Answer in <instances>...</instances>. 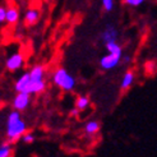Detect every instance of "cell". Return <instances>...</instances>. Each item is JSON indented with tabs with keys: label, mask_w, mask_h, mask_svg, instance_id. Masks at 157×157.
Instances as JSON below:
<instances>
[{
	"label": "cell",
	"mask_w": 157,
	"mask_h": 157,
	"mask_svg": "<svg viewBox=\"0 0 157 157\" xmlns=\"http://www.w3.org/2000/svg\"><path fill=\"white\" fill-rule=\"evenodd\" d=\"M25 133H27V124L22 119L21 113L17 110H13L8 114L6 117V128H5V136L9 143L17 142L21 139Z\"/></svg>",
	"instance_id": "6da1fadb"
},
{
	"label": "cell",
	"mask_w": 157,
	"mask_h": 157,
	"mask_svg": "<svg viewBox=\"0 0 157 157\" xmlns=\"http://www.w3.org/2000/svg\"><path fill=\"white\" fill-rule=\"evenodd\" d=\"M107 55L100 59V67L104 70H113L123 60V48L116 41L105 45Z\"/></svg>",
	"instance_id": "7a4b0ae2"
},
{
	"label": "cell",
	"mask_w": 157,
	"mask_h": 157,
	"mask_svg": "<svg viewBox=\"0 0 157 157\" xmlns=\"http://www.w3.org/2000/svg\"><path fill=\"white\" fill-rule=\"evenodd\" d=\"M52 83L59 87L60 90L65 91V92H70L73 91L75 87V78L70 74L65 68H58L54 70L52 77H51Z\"/></svg>",
	"instance_id": "3957f363"
},
{
	"label": "cell",
	"mask_w": 157,
	"mask_h": 157,
	"mask_svg": "<svg viewBox=\"0 0 157 157\" xmlns=\"http://www.w3.org/2000/svg\"><path fill=\"white\" fill-rule=\"evenodd\" d=\"M29 105H31V95L26 92H18L12 101L13 110H17L19 113L27 110Z\"/></svg>",
	"instance_id": "277c9868"
},
{
	"label": "cell",
	"mask_w": 157,
	"mask_h": 157,
	"mask_svg": "<svg viewBox=\"0 0 157 157\" xmlns=\"http://www.w3.org/2000/svg\"><path fill=\"white\" fill-rule=\"evenodd\" d=\"M25 65V56L21 52H14L5 60V68L9 72H17Z\"/></svg>",
	"instance_id": "5b68a950"
},
{
	"label": "cell",
	"mask_w": 157,
	"mask_h": 157,
	"mask_svg": "<svg viewBox=\"0 0 157 157\" xmlns=\"http://www.w3.org/2000/svg\"><path fill=\"white\" fill-rule=\"evenodd\" d=\"M117 36H119V33H117V29L113 25H107L105 27V29L102 31V33H101V40H102V42L106 45L109 42L116 41Z\"/></svg>",
	"instance_id": "8992f818"
},
{
	"label": "cell",
	"mask_w": 157,
	"mask_h": 157,
	"mask_svg": "<svg viewBox=\"0 0 157 157\" xmlns=\"http://www.w3.org/2000/svg\"><path fill=\"white\" fill-rule=\"evenodd\" d=\"M31 75H29V72H26L23 73L17 81L14 83V90L15 92H26L27 93V90H28V86L31 83Z\"/></svg>",
	"instance_id": "52a82bcc"
},
{
	"label": "cell",
	"mask_w": 157,
	"mask_h": 157,
	"mask_svg": "<svg viewBox=\"0 0 157 157\" xmlns=\"http://www.w3.org/2000/svg\"><path fill=\"white\" fill-rule=\"evenodd\" d=\"M40 19V10L36 8H29L25 14V23L26 26H33Z\"/></svg>",
	"instance_id": "ba28073f"
},
{
	"label": "cell",
	"mask_w": 157,
	"mask_h": 157,
	"mask_svg": "<svg viewBox=\"0 0 157 157\" xmlns=\"http://www.w3.org/2000/svg\"><path fill=\"white\" fill-rule=\"evenodd\" d=\"M45 90H46L45 79H42V81H31V83L28 86V90H27V93H29V95H38V93H42Z\"/></svg>",
	"instance_id": "9c48e42d"
},
{
	"label": "cell",
	"mask_w": 157,
	"mask_h": 157,
	"mask_svg": "<svg viewBox=\"0 0 157 157\" xmlns=\"http://www.w3.org/2000/svg\"><path fill=\"white\" fill-rule=\"evenodd\" d=\"M19 21V10L15 6H8L6 8V23L10 26L17 25Z\"/></svg>",
	"instance_id": "30bf717a"
},
{
	"label": "cell",
	"mask_w": 157,
	"mask_h": 157,
	"mask_svg": "<svg viewBox=\"0 0 157 157\" xmlns=\"http://www.w3.org/2000/svg\"><path fill=\"white\" fill-rule=\"evenodd\" d=\"M45 67L41 64H37L29 69V75L32 81H42L45 79Z\"/></svg>",
	"instance_id": "8fae6325"
},
{
	"label": "cell",
	"mask_w": 157,
	"mask_h": 157,
	"mask_svg": "<svg viewBox=\"0 0 157 157\" xmlns=\"http://www.w3.org/2000/svg\"><path fill=\"white\" fill-rule=\"evenodd\" d=\"M134 81H136V74L133 73L132 70H129V72H127L124 74V77H123V79L120 82V88L123 91H127L128 88H130L133 86Z\"/></svg>",
	"instance_id": "7c38bea8"
},
{
	"label": "cell",
	"mask_w": 157,
	"mask_h": 157,
	"mask_svg": "<svg viewBox=\"0 0 157 157\" xmlns=\"http://www.w3.org/2000/svg\"><path fill=\"white\" fill-rule=\"evenodd\" d=\"M100 130V123L96 121V120H92V121H88L87 124H86V127H84V132H86V134H88V136H93V134H96V133Z\"/></svg>",
	"instance_id": "4fadbf2b"
},
{
	"label": "cell",
	"mask_w": 157,
	"mask_h": 157,
	"mask_svg": "<svg viewBox=\"0 0 157 157\" xmlns=\"http://www.w3.org/2000/svg\"><path fill=\"white\" fill-rule=\"evenodd\" d=\"M90 105V98L87 96H79L77 100H75V107L79 110V111H83V110H86L88 107Z\"/></svg>",
	"instance_id": "5bb4252c"
},
{
	"label": "cell",
	"mask_w": 157,
	"mask_h": 157,
	"mask_svg": "<svg viewBox=\"0 0 157 157\" xmlns=\"http://www.w3.org/2000/svg\"><path fill=\"white\" fill-rule=\"evenodd\" d=\"M12 153H13V148L9 142L0 146V157H12Z\"/></svg>",
	"instance_id": "9a60e30c"
},
{
	"label": "cell",
	"mask_w": 157,
	"mask_h": 157,
	"mask_svg": "<svg viewBox=\"0 0 157 157\" xmlns=\"http://www.w3.org/2000/svg\"><path fill=\"white\" fill-rule=\"evenodd\" d=\"M101 4L106 12H111L115 6V0H101Z\"/></svg>",
	"instance_id": "2e32d148"
},
{
	"label": "cell",
	"mask_w": 157,
	"mask_h": 157,
	"mask_svg": "<svg viewBox=\"0 0 157 157\" xmlns=\"http://www.w3.org/2000/svg\"><path fill=\"white\" fill-rule=\"evenodd\" d=\"M35 136L32 134V133H25V136L22 137V140H23V143H26V144H31V143H33L35 142Z\"/></svg>",
	"instance_id": "e0dca14e"
},
{
	"label": "cell",
	"mask_w": 157,
	"mask_h": 157,
	"mask_svg": "<svg viewBox=\"0 0 157 157\" xmlns=\"http://www.w3.org/2000/svg\"><path fill=\"white\" fill-rule=\"evenodd\" d=\"M124 2V4H127V5H129V6H139V5H142L146 0H123Z\"/></svg>",
	"instance_id": "ac0fdd59"
},
{
	"label": "cell",
	"mask_w": 157,
	"mask_h": 157,
	"mask_svg": "<svg viewBox=\"0 0 157 157\" xmlns=\"http://www.w3.org/2000/svg\"><path fill=\"white\" fill-rule=\"evenodd\" d=\"M6 21V8L0 5V25Z\"/></svg>",
	"instance_id": "d6986e66"
},
{
	"label": "cell",
	"mask_w": 157,
	"mask_h": 157,
	"mask_svg": "<svg viewBox=\"0 0 157 157\" xmlns=\"http://www.w3.org/2000/svg\"><path fill=\"white\" fill-rule=\"evenodd\" d=\"M78 113H79V110L75 107V109H73L72 111H70V115H74V116H75V115H78Z\"/></svg>",
	"instance_id": "ffe728a7"
},
{
	"label": "cell",
	"mask_w": 157,
	"mask_h": 157,
	"mask_svg": "<svg viewBox=\"0 0 157 157\" xmlns=\"http://www.w3.org/2000/svg\"><path fill=\"white\" fill-rule=\"evenodd\" d=\"M29 2H32V3H33V2H38V0H29Z\"/></svg>",
	"instance_id": "44dd1931"
},
{
	"label": "cell",
	"mask_w": 157,
	"mask_h": 157,
	"mask_svg": "<svg viewBox=\"0 0 157 157\" xmlns=\"http://www.w3.org/2000/svg\"><path fill=\"white\" fill-rule=\"evenodd\" d=\"M0 98H2V93H0Z\"/></svg>",
	"instance_id": "7402d4cb"
}]
</instances>
